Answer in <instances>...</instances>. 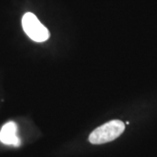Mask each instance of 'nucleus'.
<instances>
[{
    "instance_id": "f03ea898",
    "label": "nucleus",
    "mask_w": 157,
    "mask_h": 157,
    "mask_svg": "<svg viewBox=\"0 0 157 157\" xmlns=\"http://www.w3.org/2000/svg\"><path fill=\"white\" fill-rule=\"evenodd\" d=\"M22 25L25 33L35 42H44L49 39V31L32 12H27L24 15Z\"/></svg>"
},
{
    "instance_id": "7ed1b4c3",
    "label": "nucleus",
    "mask_w": 157,
    "mask_h": 157,
    "mask_svg": "<svg viewBox=\"0 0 157 157\" xmlns=\"http://www.w3.org/2000/svg\"><path fill=\"white\" fill-rule=\"evenodd\" d=\"M17 127L15 122L9 121L3 126L0 131V141L6 145L20 146V139L17 135Z\"/></svg>"
},
{
    "instance_id": "f257e3e1",
    "label": "nucleus",
    "mask_w": 157,
    "mask_h": 157,
    "mask_svg": "<svg viewBox=\"0 0 157 157\" xmlns=\"http://www.w3.org/2000/svg\"><path fill=\"white\" fill-rule=\"evenodd\" d=\"M125 130V124L121 121L113 120L94 129L89 135L92 144H104L117 139Z\"/></svg>"
}]
</instances>
